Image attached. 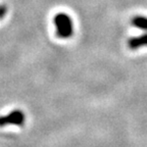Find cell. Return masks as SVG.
<instances>
[{"instance_id": "1", "label": "cell", "mask_w": 147, "mask_h": 147, "mask_svg": "<svg viewBox=\"0 0 147 147\" xmlns=\"http://www.w3.org/2000/svg\"><path fill=\"white\" fill-rule=\"evenodd\" d=\"M56 35L60 39H69L74 34V23L71 18L67 13L59 12L56 13L53 18Z\"/></svg>"}, {"instance_id": "5", "label": "cell", "mask_w": 147, "mask_h": 147, "mask_svg": "<svg viewBox=\"0 0 147 147\" xmlns=\"http://www.w3.org/2000/svg\"><path fill=\"white\" fill-rule=\"evenodd\" d=\"M7 12V8L5 5H0V20L4 18V16Z\"/></svg>"}, {"instance_id": "3", "label": "cell", "mask_w": 147, "mask_h": 147, "mask_svg": "<svg viewBox=\"0 0 147 147\" xmlns=\"http://www.w3.org/2000/svg\"><path fill=\"white\" fill-rule=\"evenodd\" d=\"M147 46V32L140 36L133 37L128 40V47L131 50H137L141 47Z\"/></svg>"}, {"instance_id": "4", "label": "cell", "mask_w": 147, "mask_h": 147, "mask_svg": "<svg viewBox=\"0 0 147 147\" xmlns=\"http://www.w3.org/2000/svg\"><path fill=\"white\" fill-rule=\"evenodd\" d=\"M132 25L135 28L147 32V16H135L132 18Z\"/></svg>"}, {"instance_id": "2", "label": "cell", "mask_w": 147, "mask_h": 147, "mask_svg": "<svg viewBox=\"0 0 147 147\" xmlns=\"http://www.w3.org/2000/svg\"><path fill=\"white\" fill-rule=\"evenodd\" d=\"M26 121L25 113L20 109L12 110L8 115L0 117V127H4L7 125H16V126H23Z\"/></svg>"}]
</instances>
